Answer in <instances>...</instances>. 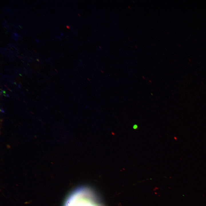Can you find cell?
Returning <instances> with one entry per match:
<instances>
[{
	"label": "cell",
	"instance_id": "8992f818",
	"mask_svg": "<svg viewBox=\"0 0 206 206\" xmlns=\"http://www.w3.org/2000/svg\"><path fill=\"white\" fill-rule=\"evenodd\" d=\"M98 50H100L102 49V48L101 47L99 46V48H98Z\"/></svg>",
	"mask_w": 206,
	"mask_h": 206
},
{
	"label": "cell",
	"instance_id": "e0dca14e",
	"mask_svg": "<svg viewBox=\"0 0 206 206\" xmlns=\"http://www.w3.org/2000/svg\"><path fill=\"white\" fill-rule=\"evenodd\" d=\"M28 64V65H29V64Z\"/></svg>",
	"mask_w": 206,
	"mask_h": 206
},
{
	"label": "cell",
	"instance_id": "277c9868",
	"mask_svg": "<svg viewBox=\"0 0 206 206\" xmlns=\"http://www.w3.org/2000/svg\"><path fill=\"white\" fill-rule=\"evenodd\" d=\"M66 27L67 29H69L70 28V26L68 25H66Z\"/></svg>",
	"mask_w": 206,
	"mask_h": 206
},
{
	"label": "cell",
	"instance_id": "7c38bea8",
	"mask_svg": "<svg viewBox=\"0 0 206 206\" xmlns=\"http://www.w3.org/2000/svg\"><path fill=\"white\" fill-rule=\"evenodd\" d=\"M19 75L20 76H22V75L21 74H19Z\"/></svg>",
	"mask_w": 206,
	"mask_h": 206
},
{
	"label": "cell",
	"instance_id": "ba28073f",
	"mask_svg": "<svg viewBox=\"0 0 206 206\" xmlns=\"http://www.w3.org/2000/svg\"><path fill=\"white\" fill-rule=\"evenodd\" d=\"M3 92L4 94H6V91L5 90H3Z\"/></svg>",
	"mask_w": 206,
	"mask_h": 206
},
{
	"label": "cell",
	"instance_id": "6da1fadb",
	"mask_svg": "<svg viewBox=\"0 0 206 206\" xmlns=\"http://www.w3.org/2000/svg\"><path fill=\"white\" fill-rule=\"evenodd\" d=\"M64 206H103L96 193L85 187L78 188L67 198Z\"/></svg>",
	"mask_w": 206,
	"mask_h": 206
},
{
	"label": "cell",
	"instance_id": "7a4b0ae2",
	"mask_svg": "<svg viewBox=\"0 0 206 206\" xmlns=\"http://www.w3.org/2000/svg\"><path fill=\"white\" fill-rule=\"evenodd\" d=\"M138 128V126L137 125L134 124L133 126V128L134 129H136Z\"/></svg>",
	"mask_w": 206,
	"mask_h": 206
},
{
	"label": "cell",
	"instance_id": "5bb4252c",
	"mask_svg": "<svg viewBox=\"0 0 206 206\" xmlns=\"http://www.w3.org/2000/svg\"><path fill=\"white\" fill-rule=\"evenodd\" d=\"M14 84H15V85L17 84H16V82H14Z\"/></svg>",
	"mask_w": 206,
	"mask_h": 206
},
{
	"label": "cell",
	"instance_id": "3957f363",
	"mask_svg": "<svg viewBox=\"0 0 206 206\" xmlns=\"http://www.w3.org/2000/svg\"><path fill=\"white\" fill-rule=\"evenodd\" d=\"M56 38H57V39H60V40H62V37H60V36H56Z\"/></svg>",
	"mask_w": 206,
	"mask_h": 206
},
{
	"label": "cell",
	"instance_id": "52a82bcc",
	"mask_svg": "<svg viewBox=\"0 0 206 206\" xmlns=\"http://www.w3.org/2000/svg\"><path fill=\"white\" fill-rule=\"evenodd\" d=\"M0 111L1 112H2L4 113V111L3 110H1V109H0Z\"/></svg>",
	"mask_w": 206,
	"mask_h": 206
},
{
	"label": "cell",
	"instance_id": "9c48e42d",
	"mask_svg": "<svg viewBox=\"0 0 206 206\" xmlns=\"http://www.w3.org/2000/svg\"><path fill=\"white\" fill-rule=\"evenodd\" d=\"M60 35H62V36H63L64 35V33H60Z\"/></svg>",
	"mask_w": 206,
	"mask_h": 206
},
{
	"label": "cell",
	"instance_id": "2e32d148",
	"mask_svg": "<svg viewBox=\"0 0 206 206\" xmlns=\"http://www.w3.org/2000/svg\"><path fill=\"white\" fill-rule=\"evenodd\" d=\"M26 90L27 91H28V92L29 91V90H28V89H26Z\"/></svg>",
	"mask_w": 206,
	"mask_h": 206
},
{
	"label": "cell",
	"instance_id": "30bf717a",
	"mask_svg": "<svg viewBox=\"0 0 206 206\" xmlns=\"http://www.w3.org/2000/svg\"><path fill=\"white\" fill-rule=\"evenodd\" d=\"M35 40L37 42H39V41L38 40V39H35Z\"/></svg>",
	"mask_w": 206,
	"mask_h": 206
},
{
	"label": "cell",
	"instance_id": "9a60e30c",
	"mask_svg": "<svg viewBox=\"0 0 206 206\" xmlns=\"http://www.w3.org/2000/svg\"><path fill=\"white\" fill-rule=\"evenodd\" d=\"M78 15H79V16L80 17V16H80V15L79 14V13H78Z\"/></svg>",
	"mask_w": 206,
	"mask_h": 206
},
{
	"label": "cell",
	"instance_id": "5b68a950",
	"mask_svg": "<svg viewBox=\"0 0 206 206\" xmlns=\"http://www.w3.org/2000/svg\"><path fill=\"white\" fill-rule=\"evenodd\" d=\"M13 33L14 35L15 36H16V37H18V35H17V34L16 33H15V32H14Z\"/></svg>",
	"mask_w": 206,
	"mask_h": 206
},
{
	"label": "cell",
	"instance_id": "4fadbf2b",
	"mask_svg": "<svg viewBox=\"0 0 206 206\" xmlns=\"http://www.w3.org/2000/svg\"><path fill=\"white\" fill-rule=\"evenodd\" d=\"M3 95L5 97L6 96V95L5 94H3Z\"/></svg>",
	"mask_w": 206,
	"mask_h": 206
},
{
	"label": "cell",
	"instance_id": "8fae6325",
	"mask_svg": "<svg viewBox=\"0 0 206 206\" xmlns=\"http://www.w3.org/2000/svg\"><path fill=\"white\" fill-rule=\"evenodd\" d=\"M36 60H37V61L38 62H39V59H36Z\"/></svg>",
	"mask_w": 206,
	"mask_h": 206
}]
</instances>
